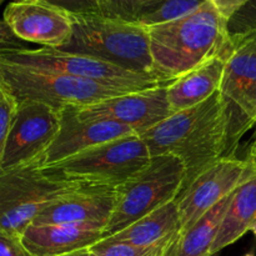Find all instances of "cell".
<instances>
[{
	"label": "cell",
	"mask_w": 256,
	"mask_h": 256,
	"mask_svg": "<svg viewBox=\"0 0 256 256\" xmlns=\"http://www.w3.org/2000/svg\"><path fill=\"white\" fill-rule=\"evenodd\" d=\"M140 138L152 156L172 155L182 162L186 172L182 186L185 190L226 155L229 124L220 90L196 106L174 112Z\"/></svg>",
	"instance_id": "1"
},
{
	"label": "cell",
	"mask_w": 256,
	"mask_h": 256,
	"mask_svg": "<svg viewBox=\"0 0 256 256\" xmlns=\"http://www.w3.org/2000/svg\"><path fill=\"white\" fill-rule=\"evenodd\" d=\"M148 32L154 72L165 82H172L232 45L229 22L212 0L180 19L149 26Z\"/></svg>",
	"instance_id": "2"
},
{
	"label": "cell",
	"mask_w": 256,
	"mask_h": 256,
	"mask_svg": "<svg viewBox=\"0 0 256 256\" xmlns=\"http://www.w3.org/2000/svg\"><path fill=\"white\" fill-rule=\"evenodd\" d=\"M72 36L62 50L90 55L132 72L158 78L148 28L100 14L72 15Z\"/></svg>",
	"instance_id": "3"
},
{
	"label": "cell",
	"mask_w": 256,
	"mask_h": 256,
	"mask_svg": "<svg viewBox=\"0 0 256 256\" xmlns=\"http://www.w3.org/2000/svg\"><path fill=\"white\" fill-rule=\"evenodd\" d=\"M152 158L140 135H130L40 168L48 176L62 182L92 188H118L145 169Z\"/></svg>",
	"instance_id": "4"
},
{
	"label": "cell",
	"mask_w": 256,
	"mask_h": 256,
	"mask_svg": "<svg viewBox=\"0 0 256 256\" xmlns=\"http://www.w3.org/2000/svg\"><path fill=\"white\" fill-rule=\"evenodd\" d=\"M0 84L19 102L32 100L62 112L68 106H88L128 90L52 70L12 64L0 60Z\"/></svg>",
	"instance_id": "5"
},
{
	"label": "cell",
	"mask_w": 256,
	"mask_h": 256,
	"mask_svg": "<svg viewBox=\"0 0 256 256\" xmlns=\"http://www.w3.org/2000/svg\"><path fill=\"white\" fill-rule=\"evenodd\" d=\"M185 176V168L178 158L152 156L145 169L116 188V202L105 228V238L174 202L182 192Z\"/></svg>",
	"instance_id": "6"
},
{
	"label": "cell",
	"mask_w": 256,
	"mask_h": 256,
	"mask_svg": "<svg viewBox=\"0 0 256 256\" xmlns=\"http://www.w3.org/2000/svg\"><path fill=\"white\" fill-rule=\"evenodd\" d=\"M85 188L48 176L40 160L0 174V232L22 238L48 205Z\"/></svg>",
	"instance_id": "7"
},
{
	"label": "cell",
	"mask_w": 256,
	"mask_h": 256,
	"mask_svg": "<svg viewBox=\"0 0 256 256\" xmlns=\"http://www.w3.org/2000/svg\"><path fill=\"white\" fill-rule=\"evenodd\" d=\"M0 60L24 66L64 72L72 76L122 88L128 92H140L170 84L155 76L139 74L90 55L75 54L52 48H25L14 52H2Z\"/></svg>",
	"instance_id": "8"
},
{
	"label": "cell",
	"mask_w": 256,
	"mask_h": 256,
	"mask_svg": "<svg viewBox=\"0 0 256 256\" xmlns=\"http://www.w3.org/2000/svg\"><path fill=\"white\" fill-rule=\"evenodd\" d=\"M256 176V152L248 159L222 156L208 168L175 199L179 212V238L208 212ZM178 242V240H176Z\"/></svg>",
	"instance_id": "9"
},
{
	"label": "cell",
	"mask_w": 256,
	"mask_h": 256,
	"mask_svg": "<svg viewBox=\"0 0 256 256\" xmlns=\"http://www.w3.org/2000/svg\"><path fill=\"white\" fill-rule=\"evenodd\" d=\"M232 42L220 88L229 124L225 156H235L240 139L256 125V46L234 35Z\"/></svg>",
	"instance_id": "10"
},
{
	"label": "cell",
	"mask_w": 256,
	"mask_h": 256,
	"mask_svg": "<svg viewBox=\"0 0 256 256\" xmlns=\"http://www.w3.org/2000/svg\"><path fill=\"white\" fill-rule=\"evenodd\" d=\"M62 129V112L39 102L26 100L0 144V174L42 159Z\"/></svg>",
	"instance_id": "11"
},
{
	"label": "cell",
	"mask_w": 256,
	"mask_h": 256,
	"mask_svg": "<svg viewBox=\"0 0 256 256\" xmlns=\"http://www.w3.org/2000/svg\"><path fill=\"white\" fill-rule=\"evenodd\" d=\"M166 86L125 92L96 104L72 108L82 119L112 120L126 125L138 135H142L172 114L168 102Z\"/></svg>",
	"instance_id": "12"
},
{
	"label": "cell",
	"mask_w": 256,
	"mask_h": 256,
	"mask_svg": "<svg viewBox=\"0 0 256 256\" xmlns=\"http://www.w3.org/2000/svg\"><path fill=\"white\" fill-rule=\"evenodd\" d=\"M2 22L18 39L42 48L62 49L72 36V15L40 0L10 2Z\"/></svg>",
	"instance_id": "13"
},
{
	"label": "cell",
	"mask_w": 256,
	"mask_h": 256,
	"mask_svg": "<svg viewBox=\"0 0 256 256\" xmlns=\"http://www.w3.org/2000/svg\"><path fill=\"white\" fill-rule=\"evenodd\" d=\"M138 135L132 128L112 120L82 119L68 106L62 110V129L44 156L40 166L56 164L98 145Z\"/></svg>",
	"instance_id": "14"
},
{
	"label": "cell",
	"mask_w": 256,
	"mask_h": 256,
	"mask_svg": "<svg viewBox=\"0 0 256 256\" xmlns=\"http://www.w3.org/2000/svg\"><path fill=\"white\" fill-rule=\"evenodd\" d=\"M116 202V188H85L48 205L32 225L108 224Z\"/></svg>",
	"instance_id": "15"
},
{
	"label": "cell",
	"mask_w": 256,
	"mask_h": 256,
	"mask_svg": "<svg viewBox=\"0 0 256 256\" xmlns=\"http://www.w3.org/2000/svg\"><path fill=\"white\" fill-rule=\"evenodd\" d=\"M104 222L29 225L22 244L34 256H65L89 249L105 238Z\"/></svg>",
	"instance_id": "16"
},
{
	"label": "cell",
	"mask_w": 256,
	"mask_h": 256,
	"mask_svg": "<svg viewBox=\"0 0 256 256\" xmlns=\"http://www.w3.org/2000/svg\"><path fill=\"white\" fill-rule=\"evenodd\" d=\"M232 48L234 42L222 54L180 75L168 85V102L172 114L196 106L219 92Z\"/></svg>",
	"instance_id": "17"
},
{
	"label": "cell",
	"mask_w": 256,
	"mask_h": 256,
	"mask_svg": "<svg viewBox=\"0 0 256 256\" xmlns=\"http://www.w3.org/2000/svg\"><path fill=\"white\" fill-rule=\"evenodd\" d=\"M179 212L174 200L145 215L122 232L108 236V239L129 242L138 246H172L179 239Z\"/></svg>",
	"instance_id": "18"
},
{
	"label": "cell",
	"mask_w": 256,
	"mask_h": 256,
	"mask_svg": "<svg viewBox=\"0 0 256 256\" xmlns=\"http://www.w3.org/2000/svg\"><path fill=\"white\" fill-rule=\"evenodd\" d=\"M256 219V176L250 179L232 194V202L219 228L212 246V255L244 236L252 230Z\"/></svg>",
	"instance_id": "19"
},
{
	"label": "cell",
	"mask_w": 256,
	"mask_h": 256,
	"mask_svg": "<svg viewBox=\"0 0 256 256\" xmlns=\"http://www.w3.org/2000/svg\"><path fill=\"white\" fill-rule=\"evenodd\" d=\"M232 194L215 205L196 224L182 234L170 248L166 256H212V246Z\"/></svg>",
	"instance_id": "20"
},
{
	"label": "cell",
	"mask_w": 256,
	"mask_h": 256,
	"mask_svg": "<svg viewBox=\"0 0 256 256\" xmlns=\"http://www.w3.org/2000/svg\"><path fill=\"white\" fill-rule=\"evenodd\" d=\"M100 15L129 22H139L144 15L156 9L164 0H95Z\"/></svg>",
	"instance_id": "21"
},
{
	"label": "cell",
	"mask_w": 256,
	"mask_h": 256,
	"mask_svg": "<svg viewBox=\"0 0 256 256\" xmlns=\"http://www.w3.org/2000/svg\"><path fill=\"white\" fill-rule=\"evenodd\" d=\"M206 2L208 0H164L156 9L144 15L138 24L145 28L165 24L195 12Z\"/></svg>",
	"instance_id": "22"
},
{
	"label": "cell",
	"mask_w": 256,
	"mask_h": 256,
	"mask_svg": "<svg viewBox=\"0 0 256 256\" xmlns=\"http://www.w3.org/2000/svg\"><path fill=\"white\" fill-rule=\"evenodd\" d=\"M172 245L138 246L124 242H114L108 238L88 249L90 256H166Z\"/></svg>",
	"instance_id": "23"
},
{
	"label": "cell",
	"mask_w": 256,
	"mask_h": 256,
	"mask_svg": "<svg viewBox=\"0 0 256 256\" xmlns=\"http://www.w3.org/2000/svg\"><path fill=\"white\" fill-rule=\"evenodd\" d=\"M19 100L5 85L0 84V144L4 142L10 126L19 112Z\"/></svg>",
	"instance_id": "24"
},
{
	"label": "cell",
	"mask_w": 256,
	"mask_h": 256,
	"mask_svg": "<svg viewBox=\"0 0 256 256\" xmlns=\"http://www.w3.org/2000/svg\"><path fill=\"white\" fill-rule=\"evenodd\" d=\"M62 9L70 15L100 14L95 0H40Z\"/></svg>",
	"instance_id": "25"
},
{
	"label": "cell",
	"mask_w": 256,
	"mask_h": 256,
	"mask_svg": "<svg viewBox=\"0 0 256 256\" xmlns=\"http://www.w3.org/2000/svg\"><path fill=\"white\" fill-rule=\"evenodd\" d=\"M0 256H34L22 244V238L0 232Z\"/></svg>",
	"instance_id": "26"
},
{
	"label": "cell",
	"mask_w": 256,
	"mask_h": 256,
	"mask_svg": "<svg viewBox=\"0 0 256 256\" xmlns=\"http://www.w3.org/2000/svg\"><path fill=\"white\" fill-rule=\"evenodd\" d=\"M220 14L230 22V20L256 0H212Z\"/></svg>",
	"instance_id": "27"
},
{
	"label": "cell",
	"mask_w": 256,
	"mask_h": 256,
	"mask_svg": "<svg viewBox=\"0 0 256 256\" xmlns=\"http://www.w3.org/2000/svg\"><path fill=\"white\" fill-rule=\"evenodd\" d=\"M234 36L236 38V39L250 42V44L255 45L256 46V26L252 28V29L245 30L244 32H238V34H234Z\"/></svg>",
	"instance_id": "28"
},
{
	"label": "cell",
	"mask_w": 256,
	"mask_h": 256,
	"mask_svg": "<svg viewBox=\"0 0 256 256\" xmlns=\"http://www.w3.org/2000/svg\"><path fill=\"white\" fill-rule=\"evenodd\" d=\"M65 256H90V254L89 252H88V249H84V250H79V252H72V254H68Z\"/></svg>",
	"instance_id": "29"
},
{
	"label": "cell",
	"mask_w": 256,
	"mask_h": 256,
	"mask_svg": "<svg viewBox=\"0 0 256 256\" xmlns=\"http://www.w3.org/2000/svg\"><path fill=\"white\" fill-rule=\"evenodd\" d=\"M250 232H252V234H254V236L256 238V219H255V222H252V230H250Z\"/></svg>",
	"instance_id": "30"
},
{
	"label": "cell",
	"mask_w": 256,
	"mask_h": 256,
	"mask_svg": "<svg viewBox=\"0 0 256 256\" xmlns=\"http://www.w3.org/2000/svg\"><path fill=\"white\" fill-rule=\"evenodd\" d=\"M244 256H255V255L252 254V252H248V254H245Z\"/></svg>",
	"instance_id": "31"
},
{
	"label": "cell",
	"mask_w": 256,
	"mask_h": 256,
	"mask_svg": "<svg viewBox=\"0 0 256 256\" xmlns=\"http://www.w3.org/2000/svg\"><path fill=\"white\" fill-rule=\"evenodd\" d=\"M2 2H5V0H2ZM10 2H19V0H10Z\"/></svg>",
	"instance_id": "32"
},
{
	"label": "cell",
	"mask_w": 256,
	"mask_h": 256,
	"mask_svg": "<svg viewBox=\"0 0 256 256\" xmlns=\"http://www.w3.org/2000/svg\"><path fill=\"white\" fill-rule=\"evenodd\" d=\"M254 150H255V152H256V145H255V148H254Z\"/></svg>",
	"instance_id": "33"
}]
</instances>
